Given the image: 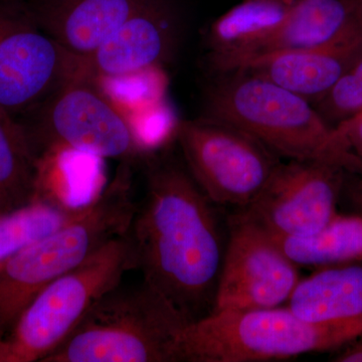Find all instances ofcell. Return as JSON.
Masks as SVG:
<instances>
[{
  "label": "cell",
  "instance_id": "obj_1",
  "mask_svg": "<svg viewBox=\"0 0 362 362\" xmlns=\"http://www.w3.org/2000/svg\"><path fill=\"white\" fill-rule=\"evenodd\" d=\"M127 235L135 270L189 323L214 310L226 246L216 206L182 159L150 151Z\"/></svg>",
  "mask_w": 362,
  "mask_h": 362
},
{
  "label": "cell",
  "instance_id": "obj_2",
  "mask_svg": "<svg viewBox=\"0 0 362 362\" xmlns=\"http://www.w3.org/2000/svg\"><path fill=\"white\" fill-rule=\"evenodd\" d=\"M135 164L120 162L103 192L65 225L18 252L0 269V341L42 289L82 264L109 240L125 235L136 202Z\"/></svg>",
  "mask_w": 362,
  "mask_h": 362
},
{
  "label": "cell",
  "instance_id": "obj_3",
  "mask_svg": "<svg viewBox=\"0 0 362 362\" xmlns=\"http://www.w3.org/2000/svg\"><path fill=\"white\" fill-rule=\"evenodd\" d=\"M187 319L142 280L117 286L42 362H180Z\"/></svg>",
  "mask_w": 362,
  "mask_h": 362
},
{
  "label": "cell",
  "instance_id": "obj_4",
  "mask_svg": "<svg viewBox=\"0 0 362 362\" xmlns=\"http://www.w3.org/2000/svg\"><path fill=\"white\" fill-rule=\"evenodd\" d=\"M209 75L199 117L240 128L280 158L333 164L332 126L310 102L243 71Z\"/></svg>",
  "mask_w": 362,
  "mask_h": 362
},
{
  "label": "cell",
  "instance_id": "obj_5",
  "mask_svg": "<svg viewBox=\"0 0 362 362\" xmlns=\"http://www.w3.org/2000/svg\"><path fill=\"white\" fill-rule=\"evenodd\" d=\"M361 331L362 319L311 323L287 306L211 312L185 328L181 337L180 361H281L338 349L352 341Z\"/></svg>",
  "mask_w": 362,
  "mask_h": 362
},
{
  "label": "cell",
  "instance_id": "obj_6",
  "mask_svg": "<svg viewBox=\"0 0 362 362\" xmlns=\"http://www.w3.org/2000/svg\"><path fill=\"white\" fill-rule=\"evenodd\" d=\"M98 82L78 74L16 119L39 163L76 151L137 165L151 151Z\"/></svg>",
  "mask_w": 362,
  "mask_h": 362
},
{
  "label": "cell",
  "instance_id": "obj_7",
  "mask_svg": "<svg viewBox=\"0 0 362 362\" xmlns=\"http://www.w3.org/2000/svg\"><path fill=\"white\" fill-rule=\"evenodd\" d=\"M135 270L127 235L114 238L82 264L45 286L0 341V362H42L88 312Z\"/></svg>",
  "mask_w": 362,
  "mask_h": 362
},
{
  "label": "cell",
  "instance_id": "obj_8",
  "mask_svg": "<svg viewBox=\"0 0 362 362\" xmlns=\"http://www.w3.org/2000/svg\"><path fill=\"white\" fill-rule=\"evenodd\" d=\"M173 135L188 173L214 206H249L281 162L249 133L213 119L177 121Z\"/></svg>",
  "mask_w": 362,
  "mask_h": 362
},
{
  "label": "cell",
  "instance_id": "obj_9",
  "mask_svg": "<svg viewBox=\"0 0 362 362\" xmlns=\"http://www.w3.org/2000/svg\"><path fill=\"white\" fill-rule=\"evenodd\" d=\"M81 57L45 33L21 0L0 1V108L14 120L80 74Z\"/></svg>",
  "mask_w": 362,
  "mask_h": 362
},
{
  "label": "cell",
  "instance_id": "obj_10",
  "mask_svg": "<svg viewBox=\"0 0 362 362\" xmlns=\"http://www.w3.org/2000/svg\"><path fill=\"white\" fill-rule=\"evenodd\" d=\"M228 239L213 312L257 310L286 304L300 281L299 266L271 233L239 214Z\"/></svg>",
  "mask_w": 362,
  "mask_h": 362
},
{
  "label": "cell",
  "instance_id": "obj_11",
  "mask_svg": "<svg viewBox=\"0 0 362 362\" xmlns=\"http://www.w3.org/2000/svg\"><path fill=\"white\" fill-rule=\"evenodd\" d=\"M346 175L325 161H281L258 197L237 214L276 238L312 235L337 216Z\"/></svg>",
  "mask_w": 362,
  "mask_h": 362
},
{
  "label": "cell",
  "instance_id": "obj_12",
  "mask_svg": "<svg viewBox=\"0 0 362 362\" xmlns=\"http://www.w3.org/2000/svg\"><path fill=\"white\" fill-rule=\"evenodd\" d=\"M182 33L180 0H149L94 52L81 57L80 73L99 81L163 66L175 59Z\"/></svg>",
  "mask_w": 362,
  "mask_h": 362
},
{
  "label": "cell",
  "instance_id": "obj_13",
  "mask_svg": "<svg viewBox=\"0 0 362 362\" xmlns=\"http://www.w3.org/2000/svg\"><path fill=\"white\" fill-rule=\"evenodd\" d=\"M362 56V28L339 42L313 49L242 58L206 56L209 74L243 71L266 78L315 105Z\"/></svg>",
  "mask_w": 362,
  "mask_h": 362
},
{
  "label": "cell",
  "instance_id": "obj_14",
  "mask_svg": "<svg viewBox=\"0 0 362 362\" xmlns=\"http://www.w3.org/2000/svg\"><path fill=\"white\" fill-rule=\"evenodd\" d=\"M149 0H21L26 13L65 49L87 57Z\"/></svg>",
  "mask_w": 362,
  "mask_h": 362
},
{
  "label": "cell",
  "instance_id": "obj_15",
  "mask_svg": "<svg viewBox=\"0 0 362 362\" xmlns=\"http://www.w3.org/2000/svg\"><path fill=\"white\" fill-rule=\"evenodd\" d=\"M354 0H294L282 25L266 39L237 54L216 58H242L269 52L313 49L339 42L361 30Z\"/></svg>",
  "mask_w": 362,
  "mask_h": 362
},
{
  "label": "cell",
  "instance_id": "obj_16",
  "mask_svg": "<svg viewBox=\"0 0 362 362\" xmlns=\"http://www.w3.org/2000/svg\"><path fill=\"white\" fill-rule=\"evenodd\" d=\"M286 306L311 323L362 319V265L326 266L300 279Z\"/></svg>",
  "mask_w": 362,
  "mask_h": 362
},
{
  "label": "cell",
  "instance_id": "obj_17",
  "mask_svg": "<svg viewBox=\"0 0 362 362\" xmlns=\"http://www.w3.org/2000/svg\"><path fill=\"white\" fill-rule=\"evenodd\" d=\"M294 0H244L211 23L206 35L209 54H237L276 32Z\"/></svg>",
  "mask_w": 362,
  "mask_h": 362
},
{
  "label": "cell",
  "instance_id": "obj_18",
  "mask_svg": "<svg viewBox=\"0 0 362 362\" xmlns=\"http://www.w3.org/2000/svg\"><path fill=\"white\" fill-rule=\"evenodd\" d=\"M40 163L18 123L0 108V211H16L37 199Z\"/></svg>",
  "mask_w": 362,
  "mask_h": 362
},
{
  "label": "cell",
  "instance_id": "obj_19",
  "mask_svg": "<svg viewBox=\"0 0 362 362\" xmlns=\"http://www.w3.org/2000/svg\"><path fill=\"white\" fill-rule=\"evenodd\" d=\"M276 239L299 267H326L362 261V216L337 214L315 233Z\"/></svg>",
  "mask_w": 362,
  "mask_h": 362
},
{
  "label": "cell",
  "instance_id": "obj_20",
  "mask_svg": "<svg viewBox=\"0 0 362 362\" xmlns=\"http://www.w3.org/2000/svg\"><path fill=\"white\" fill-rule=\"evenodd\" d=\"M82 206L51 194L6 214L0 221V269L28 245L68 223Z\"/></svg>",
  "mask_w": 362,
  "mask_h": 362
},
{
  "label": "cell",
  "instance_id": "obj_21",
  "mask_svg": "<svg viewBox=\"0 0 362 362\" xmlns=\"http://www.w3.org/2000/svg\"><path fill=\"white\" fill-rule=\"evenodd\" d=\"M314 107L332 127L362 111V56Z\"/></svg>",
  "mask_w": 362,
  "mask_h": 362
},
{
  "label": "cell",
  "instance_id": "obj_22",
  "mask_svg": "<svg viewBox=\"0 0 362 362\" xmlns=\"http://www.w3.org/2000/svg\"><path fill=\"white\" fill-rule=\"evenodd\" d=\"M332 160L345 173L362 176V111L333 126Z\"/></svg>",
  "mask_w": 362,
  "mask_h": 362
},
{
  "label": "cell",
  "instance_id": "obj_23",
  "mask_svg": "<svg viewBox=\"0 0 362 362\" xmlns=\"http://www.w3.org/2000/svg\"><path fill=\"white\" fill-rule=\"evenodd\" d=\"M347 347L333 361L339 362H362V331L358 337L347 343Z\"/></svg>",
  "mask_w": 362,
  "mask_h": 362
},
{
  "label": "cell",
  "instance_id": "obj_24",
  "mask_svg": "<svg viewBox=\"0 0 362 362\" xmlns=\"http://www.w3.org/2000/svg\"><path fill=\"white\" fill-rule=\"evenodd\" d=\"M350 197L354 204H358L362 209V178L352 180L349 187Z\"/></svg>",
  "mask_w": 362,
  "mask_h": 362
},
{
  "label": "cell",
  "instance_id": "obj_25",
  "mask_svg": "<svg viewBox=\"0 0 362 362\" xmlns=\"http://www.w3.org/2000/svg\"><path fill=\"white\" fill-rule=\"evenodd\" d=\"M356 4L357 11H358L359 18L362 21V0H354Z\"/></svg>",
  "mask_w": 362,
  "mask_h": 362
},
{
  "label": "cell",
  "instance_id": "obj_26",
  "mask_svg": "<svg viewBox=\"0 0 362 362\" xmlns=\"http://www.w3.org/2000/svg\"><path fill=\"white\" fill-rule=\"evenodd\" d=\"M4 216H6V214H4V213H2L1 211H0V221H1L2 218H4Z\"/></svg>",
  "mask_w": 362,
  "mask_h": 362
},
{
  "label": "cell",
  "instance_id": "obj_27",
  "mask_svg": "<svg viewBox=\"0 0 362 362\" xmlns=\"http://www.w3.org/2000/svg\"><path fill=\"white\" fill-rule=\"evenodd\" d=\"M0 1H18V0H0Z\"/></svg>",
  "mask_w": 362,
  "mask_h": 362
}]
</instances>
